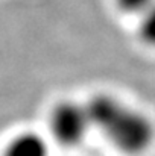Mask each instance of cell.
Listing matches in <instances>:
<instances>
[{"instance_id":"7a4b0ae2","label":"cell","mask_w":155,"mask_h":156,"mask_svg":"<svg viewBox=\"0 0 155 156\" xmlns=\"http://www.w3.org/2000/svg\"><path fill=\"white\" fill-rule=\"evenodd\" d=\"M91 127L85 103L64 100L55 105L49 114V130L52 138L65 147L79 146Z\"/></svg>"},{"instance_id":"277c9868","label":"cell","mask_w":155,"mask_h":156,"mask_svg":"<svg viewBox=\"0 0 155 156\" xmlns=\"http://www.w3.org/2000/svg\"><path fill=\"white\" fill-rule=\"evenodd\" d=\"M140 38L148 44L155 47V3L143 14L140 15Z\"/></svg>"},{"instance_id":"5b68a950","label":"cell","mask_w":155,"mask_h":156,"mask_svg":"<svg viewBox=\"0 0 155 156\" xmlns=\"http://www.w3.org/2000/svg\"><path fill=\"white\" fill-rule=\"evenodd\" d=\"M116 3L123 12L140 17L154 5L155 0H116Z\"/></svg>"},{"instance_id":"3957f363","label":"cell","mask_w":155,"mask_h":156,"mask_svg":"<svg viewBox=\"0 0 155 156\" xmlns=\"http://www.w3.org/2000/svg\"><path fill=\"white\" fill-rule=\"evenodd\" d=\"M46 138L34 130H24L14 135L2 150L0 156H49Z\"/></svg>"},{"instance_id":"6da1fadb","label":"cell","mask_w":155,"mask_h":156,"mask_svg":"<svg viewBox=\"0 0 155 156\" xmlns=\"http://www.w3.org/2000/svg\"><path fill=\"white\" fill-rule=\"evenodd\" d=\"M85 106L91 127L99 130L119 152L137 156L152 147L155 126L142 111L105 93L93 96Z\"/></svg>"}]
</instances>
